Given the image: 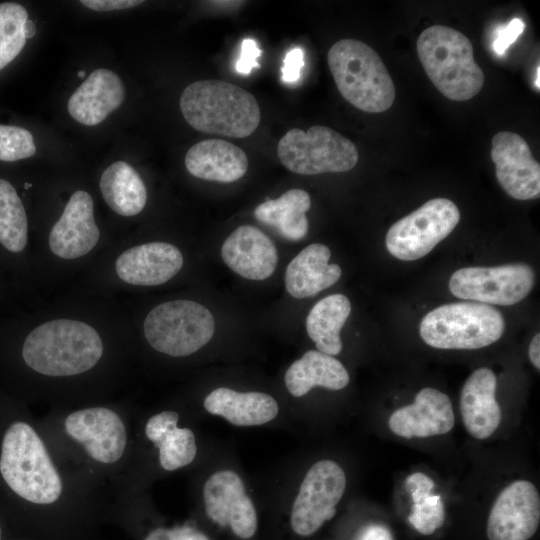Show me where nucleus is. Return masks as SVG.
<instances>
[{"mask_svg": "<svg viewBox=\"0 0 540 540\" xmlns=\"http://www.w3.org/2000/svg\"><path fill=\"white\" fill-rule=\"evenodd\" d=\"M180 109L195 130L231 138H245L260 124L256 98L226 81L207 79L189 84L181 94Z\"/></svg>", "mask_w": 540, "mask_h": 540, "instance_id": "nucleus-1", "label": "nucleus"}, {"mask_svg": "<svg viewBox=\"0 0 540 540\" xmlns=\"http://www.w3.org/2000/svg\"><path fill=\"white\" fill-rule=\"evenodd\" d=\"M100 191L105 202L117 214H139L147 201V190L138 172L127 162L117 161L101 175Z\"/></svg>", "mask_w": 540, "mask_h": 540, "instance_id": "nucleus-28", "label": "nucleus"}, {"mask_svg": "<svg viewBox=\"0 0 540 540\" xmlns=\"http://www.w3.org/2000/svg\"><path fill=\"white\" fill-rule=\"evenodd\" d=\"M540 522V496L533 483L517 480L495 500L487 521L489 540H528Z\"/></svg>", "mask_w": 540, "mask_h": 540, "instance_id": "nucleus-13", "label": "nucleus"}, {"mask_svg": "<svg viewBox=\"0 0 540 540\" xmlns=\"http://www.w3.org/2000/svg\"><path fill=\"white\" fill-rule=\"evenodd\" d=\"M2 538V531H1V527H0V540Z\"/></svg>", "mask_w": 540, "mask_h": 540, "instance_id": "nucleus-46", "label": "nucleus"}, {"mask_svg": "<svg viewBox=\"0 0 540 540\" xmlns=\"http://www.w3.org/2000/svg\"><path fill=\"white\" fill-rule=\"evenodd\" d=\"M103 343L90 325L56 319L39 325L22 347L25 363L47 376H72L90 370L100 360Z\"/></svg>", "mask_w": 540, "mask_h": 540, "instance_id": "nucleus-2", "label": "nucleus"}, {"mask_svg": "<svg viewBox=\"0 0 540 540\" xmlns=\"http://www.w3.org/2000/svg\"><path fill=\"white\" fill-rule=\"evenodd\" d=\"M539 71H540V68L538 67L537 68V80L535 81V85L537 86V89L540 88V85H539V79H540Z\"/></svg>", "mask_w": 540, "mask_h": 540, "instance_id": "nucleus-43", "label": "nucleus"}, {"mask_svg": "<svg viewBox=\"0 0 540 540\" xmlns=\"http://www.w3.org/2000/svg\"><path fill=\"white\" fill-rule=\"evenodd\" d=\"M311 207L308 192L302 189H290L277 199H269L259 204L254 210L255 218L270 227L287 240L303 239L309 228L306 212Z\"/></svg>", "mask_w": 540, "mask_h": 540, "instance_id": "nucleus-27", "label": "nucleus"}, {"mask_svg": "<svg viewBox=\"0 0 540 540\" xmlns=\"http://www.w3.org/2000/svg\"><path fill=\"white\" fill-rule=\"evenodd\" d=\"M503 315L478 302L449 303L426 314L420 324L423 341L438 349H479L501 338Z\"/></svg>", "mask_w": 540, "mask_h": 540, "instance_id": "nucleus-6", "label": "nucleus"}, {"mask_svg": "<svg viewBox=\"0 0 540 540\" xmlns=\"http://www.w3.org/2000/svg\"><path fill=\"white\" fill-rule=\"evenodd\" d=\"M85 7L94 11H113L123 10L135 7L143 1L139 0H82L80 1Z\"/></svg>", "mask_w": 540, "mask_h": 540, "instance_id": "nucleus-39", "label": "nucleus"}, {"mask_svg": "<svg viewBox=\"0 0 540 540\" xmlns=\"http://www.w3.org/2000/svg\"><path fill=\"white\" fill-rule=\"evenodd\" d=\"M211 312L191 300H174L153 308L144 320V335L156 351L183 357L193 354L212 338Z\"/></svg>", "mask_w": 540, "mask_h": 540, "instance_id": "nucleus-7", "label": "nucleus"}, {"mask_svg": "<svg viewBox=\"0 0 540 540\" xmlns=\"http://www.w3.org/2000/svg\"><path fill=\"white\" fill-rule=\"evenodd\" d=\"M359 540H394L390 530L381 524H371L367 526Z\"/></svg>", "mask_w": 540, "mask_h": 540, "instance_id": "nucleus-40", "label": "nucleus"}, {"mask_svg": "<svg viewBox=\"0 0 540 540\" xmlns=\"http://www.w3.org/2000/svg\"><path fill=\"white\" fill-rule=\"evenodd\" d=\"M261 55L256 41L252 38H245L241 44V55L236 63V70L242 75H248L254 68H259L257 59Z\"/></svg>", "mask_w": 540, "mask_h": 540, "instance_id": "nucleus-36", "label": "nucleus"}, {"mask_svg": "<svg viewBox=\"0 0 540 540\" xmlns=\"http://www.w3.org/2000/svg\"><path fill=\"white\" fill-rule=\"evenodd\" d=\"M28 222L15 188L0 179V243L9 251L21 252L27 244Z\"/></svg>", "mask_w": 540, "mask_h": 540, "instance_id": "nucleus-30", "label": "nucleus"}, {"mask_svg": "<svg viewBox=\"0 0 540 540\" xmlns=\"http://www.w3.org/2000/svg\"><path fill=\"white\" fill-rule=\"evenodd\" d=\"M534 283L535 274L529 265L512 263L458 269L450 277L449 289L460 299L509 306L523 300Z\"/></svg>", "mask_w": 540, "mask_h": 540, "instance_id": "nucleus-10", "label": "nucleus"}, {"mask_svg": "<svg viewBox=\"0 0 540 540\" xmlns=\"http://www.w3.org/2000/svg\"><path fill=\"white\" fill-rule=\"evenodd\" d=\"M529 359L534 367L540 369V335L536 334L529 345Z\"/></svg>", "mask_w": 540, "mask_h": 540, "instance_id": "nucleus-41", "label": "nucleus"}, {"mask_svg": "<svg viewBox=\"0 0 540 540\" xmlns=\"http://www.w3.org/2000/svg\"><path fill=\"white\" fill-rule=\"evenodd\" d=\"M346 488V476L338 463L321 460L307 471L292 505L290 524L300 536L314 534L336 514Z\"/></svg>", "mask_w": 540, "mask_h": 540, "instance_id": "nucleus-11", "label": "nucleus"}, {"mask_svg": "<svg viewBox=\"0 0 540 540\" xmlns=\"http://www.w3.org/2000/svg\"><path fill=\"white\" fill-rule=\"evenodd\" d=\"M183 266L180 250L170 243L151 242L129 248L115 262L118 277L138 286L161 285Z\"/></svg>", "mask_w": 540, "mask_h": 540, "instance_id": "nucleus-18", "label": "nucleus"}, {"mask_svg": "<svg viewBox=\"0 0 540 540\" xmlns=\"http://www.w3.org/2000/svg\"><path fill=\"white\" fill-rule=\"evenodd\" d=\"M304 66V52L300 47H294L287 52L281 68L282 80L285 83H295L301 76Z\"/></svg>", "mask_w": 540, "mask_h": 540, "instance_id": "nucleus-37", "label": "nucleus"}, {"mask_svg": "<svg viewBox=\"0 0 540 540\" xmlns=\"http://www.w3.org/2000/svg\"><path fill=\"white\" fill-rule=\"evenodd\" d=\"M100 237L93 215L91 195L78 190L72 194L49 235V246L56 256L75 259L89 253Z\"/></svg>", "mask_w": 540, "mask_h": 540, "instance_id": "nucleus-17", "label": "nucleus"}, {"mask_svg": "<svg viewBox=\"0 0 540 540\" xmlns=\"http://www.w3.org/2000/svg\"><path fill=\"white\" fill-rule=\"evenodd\" d=\"M125 89L113 71L99 68L75 90L68 100V112L77 122L95 126L123 102Z\"/></svg>", "mask_w": 540, "mask_h": 540, "instance_id": "nucleus-20", "label": "nucleus"}, {"mask_svg": "<svg viewBox=\"0 0 540 540\" xmlns=\"http://www.w3.org/2000/svg\"><path fill=\"white\" fill-rule=\"evenodd\" d=\"M496 376L488 368L475 370L463 385L460 411L467 432L476 439H487L498 428L502 412L496 401Z\"/></svg>", "mask_w": 540, "mask_h": 540, "instance_id": "nucleus-21", "label": "nucleus"}, {"mask_svg": "<svg viewBox=\"0 0 540 540\" xmlns=\"http://www.w3.org/2000/svg\"><path fill=\"white\" fill-rule=\"evenodd\" d=\"M351 312V303L343 294H332L318 301L306 319L308 336L318 351L335 356L342 350L340 331Z\"/></svg>", "mask_w": 540, "mask_h": 540, "instance_id": "nucleus-29", "label": "nucleus"}, {"mask_svg": "<svg viewBox=\"0 0 540 540\" xmlns=\"http://www.w3.org/2000/svg\"><path fill=\"white\" fill-rule=\"evenodd\" d=\"M405 487L411 493L413 503H417L431 493L434 482L424 473L415 472L406 478Z\"/></svg>", "mask_w": 540, "mask_h": 540, "instance_id": "nucleus-38", "label": "nucleus"}, {"mask_svg": "<svg viewBox=\"0 0 540 540\" xmlns=\"http://www.w3.org/2000/svg\"><path fill=\"white\" fill-rule=\"evenodd\" d=\"M24 187H25V189H28L29 187H31V184L25 183Z\"/></svg>", "mask_w": 540, "mask_h": 540, "instance_id": "nucleus-45", "label": "nucleus"}, {"mask_svg": "<svg viewBox=\"0 0 540 540\" xmlns=\"http://www.w3.org/2000/svg\"><path fill=\"white\" fill-rule=\"evenodd\" d=\"M416 49L427 76L446 98L465 101L482 89L483 71L475 62L471 41L461 32L431 26L419 35Z\"/></svg>", "mask_w": 540, "mask_h": 540, "instance_id": "nucleus-3", "label": "nucleus"}, {"mask_svg": "<svg viewBox=\"0 0 540 540\" xmlns=\"http://www.w3.org/2000/svg\"><path fill=\"white\" fill-rule=\"evenodd\" d=\"M27 19L28 13L22 5L0 3V70L23 49L26 43L23 27Z\"/></svg>", "mask_w": 540, "mask_h": 540, "instance_id": "nucleus-31", "label": "nucleus"}, {"mask_svg": "<svg viewBox=\"0 0 540 540\" xmlns=\"http://www.w3.org/2000/svg\"><path fill=\"white\" fill-rule=\"evenodd\" d=\"M0 473L9 488L35 504H51L62 493V482L36 431L25 422H14L4 433Z\"/></svg>", "mask_w": 540, "mask_h": 540, "instance_id": "nucleus-4", "label": "nucleus"}, {"mask_svg": "<svg viewBox=\"0 0 540 540\" xmlns=\"http://www.w3.org/2000/svg\"><path fill=\"white\" fill-rule=\"evenodd\" d=\"M408 521L419 533L433 534L445 521V509L441 496L430 493L421 501L413 503Z\"/></svg>", "mask_w": 540, "mask_h": 540, "instance_id": "nucleus-32", "label": "nucleus"}, {"mask_svg": "<svg viewBox=\"0 0 540 540\" xmlns=\"http://www.w3.org/2000/svg\"><path fill=\"white\" fill-rule=\"evenodd\" d=\"M144 540H209L199 530L190 526L175 527L172 529L156 528Z\"/></svg>", "mask_w": 540, "mask_h": 540, "instance_id": "nucleus-35", "label": "nucleus"}, {"mask_svg": "<svg viewBox=\"0 0 540 540\" xmlns=\"http://www.w3.org/2000/svg\"><path fill=\"white\" fill-rule=\"evenodd\" d=\"M328 66L341 95L367 113L388 110L395 87L381 57L366 43L342 39L327 54Z\"/></svg>", "mask_w": 540, "mask_h": 540, "instance_id": "nucleus-5", "label": "nucleus"}, {"mask_svg": "<svg viewBox=\"0 0 540 540\" xmlns=\"http://www.w3.org/2000/svg\"><path fill=\"white\" fill-rule=\"evenodd\" d=\"M349 374L334 356L309 350L294 361L285 373V385L294 397H302L313 387L340 390L348 385Z\"/></svg>", "mask_w": 540, "mask_h": 540, "instance_id": "nucleus-25", "label": "nucleus"}, {"mask_svg": "<svg viewBox=\"0 0 540 540\" xmlns=\"http://www.w3.org/2000/svg\"><path fill=\"white\" fill-rule=\"evenodd\" d=\"M187 171L207 181L231 183L242 178L248 169L246 153L231 142L221 139L202 140L185 155Z\"/></svg>", "mask_w": 540, "mask_h": 540, "instance_id": "nucleus-22", "label": "nucleus"}, {"mask_svg": "<svg viewBox=\"0 0 540 540\" xmlns=\"http://www.w3.org/2000/svg\"><path fill=\"white\" fill-rule=\"evenodd\" d=\"M330 256V249L320 243L310 244L299 252L285 271L287 292L302 299L315 296L335 284L342 270L337 264H329Z\"/></svg>", "mask_w": 540, "mask_h": 540, "instance_id": "nucleus-23", "label": "nucleus"}, {"mask_svg": "<svg viewBox=\"0 0 540 540\" xmlns=\"http://www.w3.org/2000/svg\"><path fill=\"white\" fill-rule=\"evenodd\" d=\"M221 256L235 273L249 280H264L275 271L278 252L273 241L251 225L236 228L224 241Z\"/></svg>", "mask_w": 540, "mask_h": 540, "instance_id": "nucleus-19", "label": "nucleus"}, {"mask_svg": "<svg viewBox=\"0 0 540 540\" xmlns=\"http://www.w3.org/2000/svg\"><path fill=\"white\" fill-rule=\"evenodd\" d=\"M23 32L26 39L32 38L35 35L36 27L32 20H26L23 27Z\"/></svg>", "mask_w": 540, "mask_h": 540, "instance_id": "nucleus-42", "label": "nucleus"}, {"mask_svg": "<svg viewBox=\"0 0 540 540\" xmlns=\"http://www.w3.org/2000/svg\"><path fill=\"white\" fill-rule=\"evenodd\" d=\"M459 220L460 212L453 201L433 198L390 227L386 248L403 261L420 259L445 239Z\"/></svg>", "mask_w": 540, "mask_h": 540, "instance_id": "nucleus-9", "label": "nucleus"}, {"mask_svg": "<svg viewBox=\"0 0 540 540\" xmlns=\"http://www.w3.org/2000/svg\"><path fill=\"white\" fill-rule=\"evenodd\" d=\"M67 434L81 443L94 460L109 464L118 461L127 436L117 413L105 407H92L69 414L64 422Z\"/></svg>", "mask_w": 540, "mask_h": 540, "instance_id": "nucleus-15", "label": "nucleus"}, {"mask_svg": "<svg viewBox=\"0 0 540 540\" xmlns=\"http://www.w3.org/2000/svg\"><path fill=\"white\" fill-rule=\"evenodd\" d=\"M207 516L220 527L229 526L238 538L250 539L257 530V513L242 479L231 470L212 474L204 484Z\"/></svg>", "mask_w": 540, "mask_h": 540, "instance_id": "nucleus-12", "label": "nucleus"}, {"mask_svg": "<svg viewBox=\"0 0 540 540\" xmlns=\"http://www.w3.org/2000/svg\"><path fill=\"white\" fill-rule=\"evenodd\" d=\"M179 415L163 411L153 415L145 426V434L159 449V462L163 469L173 471L190 464L196 454L194 433L188 428H178Z\"/></svg>", "mask_w": 540, "mask_h": 540, "instance_id": "nucleus-26", "label": "nucleus"}, {"mask_svg": "<svg viewBox=\"0 0 540 540\" xmlns=\"http://www.w3.org/2000/svg\"><path fill=\"white\" fill-rule=\"evenodd\" d=\"M277 155L288 170L300 175L349 171L359 157L352 141L322 125L307 131L290 129L279 140Z\"/></svg>", "mask_w": 540, "mask_h": 540, "instance_id": "nucleus-8", "label": "nucleus"}, {"mask_svg": "<svg viewBox=\"0 0 540 540\" xmlns=\"http://www.w3.org/2000/svg\"><path fill=\"white\" fill-rule=\"evenodd\" d=\"M204 408L236 426H256L273 420L279 411L276 400L262 392H237L220 387L204 399Z\"/></svg>", "mask_w": 540, "mask_h": 540, "instance_id": "nucleus-24", "label": "nucleus"}, {"mask_svg": "<svg viewBox=\"0 0 540 540\" xmlns=\"http://www.w3.org/2000/svg\"><path fill=\"white\" fill-rule=\"evenodd\" d=\"M78 76H79L80 78H83V77L85 76V71H79V72H78Z\"/></svg>", "mask_w": 540, "mask_h": 540, "instance_id": "nucleus-44", "label": "nucleus"}, {"mask_svg": "<svg viewBox=\"0 0 540 540\" xmlns=\"http://www.w3.org/2000/svg\"><path fill=\"white\" fill-rule=\"evenodd\" d=\"M491 159L503 190L517 200L540 195V165L526 140L519 134L500 131L492 138Z\"/></svg>", "mask_w": 540, "mask_h": 540, "instance_id": "nucleus-14", "label": "nucleus"}, {"mask_svg": "<svg viewBox=\"0 0 540 540\" xmlns=\"http://www.w3.org/2000/svg\"><path fill=\"white\" fill-rule=\"evenodd\" d=\"M525 23L518 18L513 19L507 25L495 30L493 49L496 54L503 55L507 48L516 41L523 32Z\"/></svg>", "mask_w": 540, "mask_h": 540, "instance_id": "nucleus-34", "label": "nucleus"}, {"mask_svg": "<svg viewBox=\"0 0 540 540\" xmlns=\"http://www.w3.org/2000/svg\"><path fill=\"white\" fill-rule=\"evenodd\" d=\"M36 152L30 131L18 126L0 124V161L29 158Z\"/></svg>", "mask_w": 540, "mask_h": 540, "instance_id": "nucleus-33", "label": "nucleus"}, {"mask_svg": "<svg viewBox=\"0 0 540 540\" xmlns=\"http://www.w3.org/2000/svg\"><path fill=\"white\" fill-rule=\"evenodd\" d=\"M454 423L450 398L435 388L421 389L412 404L395 410L388 421L392 433L406 439L443 435Z\"/></svg>", "mask_w": 540, "mask_h": 540, "instance_id": "nucleus-16", "label": "nucleus"}]
</instances>
